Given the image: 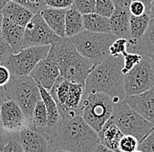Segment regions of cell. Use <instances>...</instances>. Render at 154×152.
Masks as SVG:
<instances>
[{
  "label": "cell",
  "mask_w": 154,
  "mask_h": 152,
  "mask_svg": "<svg viewBox=\"0 0 154 152\" xmlns=\"http://www.w3.org/2000/svg\"><path fill=\"white\" fill-rule=\"evenodd\" d=\"M47 137L53 150L60 149L70 152H94L100 144L98 133L81 115L60 119Z\"/></svg>",
  "instance_id": "6da1fadb"
},
{
  "label": "cell",
  "mask_w": 154,
  "mask_h": 152,
  "mask_svg": "<svg viewBox=\"0 0 154 152\" xmlns=\"http://www.w3.org/2000/svg\"><path fill=\"white\" fill-rule=\"evenodd\" d=\"M124 57H108L103 62L96 64L88 74L85 81V92H101L112 98L115 103L125 99L124 89L125 75L122 72Z\"/></svg>",
  "instance_id": "7a4b0ae2"
},
{
  "label": "cell",
  "mask_w": 154,
  "mask_h": 152,
  "mask_svg": "<svg viewBox=\"0 0 154 152\" xmlns=\"http://www.w3.org/2000/svg\"><path fill=\"white\" fill-rule=\"evenodd\" d=\"M49 54L56 60L60 76L75 84L84 86L88 74L96 65L82 57L71 40L66 37L52 45Z\"/></svg>",
  "instance_id": "3957f363"
},
{
  "label": "cell",
  "mask_w": 154,
  "mask_h": 152,
  "mask_svg": "<svg viewBox=\"0 0 154 152\" xmlns=\"http://www.w3.org/2000/svg\"><path fill=\"white\" fill-rule=\"evenodd\" d=\"M5 93L9 99L15 101L24 112L28 127L37 102L41 99L38 84L30 76H11L5 86Z\"/></svg>",
  "instance_id": "277c9868"
},
{
  "label": "cell",
  "mask_w": 154,
  "mask_h": 152,
  "mask_svg": "<svg viewBox=\"0 0 154 152\" xmlns=\"http://www.w3.org/2000/svg\"><path fill=\"white\" fill-rule=\"evenodd\" d=\"M115 102L109 96L101 92L84 93L79 106L82 117L96 132L99 133L110 119Z\"/></svg>",
  "instance_id": "5b68a950"
},
{
  "label": "cell",
  "mask_w": 154,
  "mask_h": 152,
  "mask_svg": "<svg viewBox=\"0 0 154 152\" xmlns=\"http://www.w3.org/2000/svg\"><path fill=\"white\" fill-rule=\"evenodd\" d=\"M116 39L117 37L112 34L93 33L84 30L70 40L82 57L98 64L110 57L109 48Z\"/></svg>",
  "instance_id": "8992f818"
},
{
  "label": "cell",
  "mask_w": 154,
  "mask_h": 152,
  "mask_svg": "<svg viewBox=\"0 0 154 152\" xmlns=\"http://www.w3.org/2000/svg\"><path fill=\"white\" fill-rule=\"evenodd\" d=\"M84 92L85 87L83 85L69 82L60 76L58 77L49 92L56 102L61 119L81 115L79 106Z\"/></svg>",
  "instance_id": "52a82bcc"
},
{
  "label": "cell",
  "mask_w": 154,
  "mask_h": 152,
  "mask_svg": "<svg viewBox=\"0 0 154 152\" xmlns=\"http://www.w3.org/2000/svg\"><path fill=\"white\" fill-rule=\"evenodd\" d=\"M111 119L125 135H132L138 142L153 131V124L137 114L125 99L115 103Z\"/></svg>",
  "instance_id": "ba28073f"
},
{
  "label": "cell",
  "mask_w": 154,
  "mask_h": 152,
  "mask_svg": "<svg viewBox=\"0 0 154 152\" xmlns=\"http://www.w3.org/2000/svg\"><path fill=\"white\" fill-rule=\"evenodd\" d=\"M154 86V63L151 57L143 56L140 63L124 78V89L126 97L137 95Z\"/></svg>",
  "instance_id": "9c48e42d"
},
{
  "label": "cell",
  "mask_w": 154,
  "mask_h": 152,
  "mask_svg": "<svg viewBox=\"0 0 154 152\" xmlns=\"http://www.w3.org/2000/svg\"><path fill=\"white\" fill-rule=\"evenodd\" d=\"M51 46H38L23 48L11 55L2 64L8 68L12 76H29L34 67L47 57Z\"/></svg>",
  "instance_id": "30bf717a"
},
{
  "label": "cell",
  "mask_w": 154,
  "mask_h": 152,
  "mask_svg": "<svg viewBox=\"0 0 154 152\" xmlns=\"http://www.w3.org/2000/svg\"><path fill=\"white\" fill-rule=\"evenodd\" d=\"M56 35L45 20L40 13H35L25 27V34L23 40V48L38 46H52L60 40Z\"/></svg>",
  "instance_id": "8fae6325"
},
{
  "label": "cell",
  "mask_w": 154,
  "mask_h": 152,
  "mask_svg": "<svg viewBox=\"0 0 154 152\" xmlns=\"http://www.w3.org/2000/svg\"><path fill=\"white\" fill-rule=\"evenodd\" d=\"M2 128L10 133L18 134L27 127L24 112L19 105L11 99H6L1 106Z\"/></svg>",
  "instance_id": "7c38bea8"
},
{
  "label": "cell",
  "mask_w": 154,
  "mask_h": 152,
  "mask_svg": "<svg viewBox=\"0 0 154 152\" xmlns=\"http://www.w3.org/2000/svg\"><path fill=\"white\" fill-rule=\"evenodd\" d=\"M29 76H32L37 84L50 92L58 77L60 76L56 60L48 53V56L34 67Z\"/></svg>",
  "instance_id": "4fadbf2b"
},
{
  "label": "cell",
  "mask_w": 154,
  "mask_h": 152,
  "mask_svg": "<svg viewBox=\"0 0 154 152\" xmlns=\"http://www.w3.org/2000/svg\"><path fill=\"white\" fill-rule=\"evenodd\" d=\"M20 144L25 152H53L48 137L42 133L26 127L19 133Z\"/></svg>",
  "instance_id": "5bb4252c"
},
{
  "label": "cell",
  "mask_w": 154,
  "mask_h": 152,
  "mask_svg": "<svg viewBox=\"0 0 154 152\" xmlns=\"http://www.w3.org/2000/svg\"><path fill=\"white\" fill-rule=\"evenodd\" d=\"M125 100L137 114L154 125V86L143 93L125 97Z\"/></svg>",
  "instance_id": "9a60e30c"
},
{
  "label": "cell",
  "mask_w": 154,
  "mask_h": 152,
  "mask_svg": "<svg viewBox=\"0 0 154 152\" xmlns=\"http://www.w3.org/2000/svg\"><path fill=\"white\" fill-rule=\"evenodd\" d=\"M25 27L15 24L9 19L4 18L2 25L1 37L12 48L13 53L17 54L23 49V40Z\"/></svg>",
  "instance_id": "2e32d148"
},
{
  "label": "cell",
  "mask_w": 154,
  "mask_h": 152,
  "mask_svg": "<svg viewBox=\"0 0 154 152\" xmlns=\"http://www.w3.org/2000/svg\"><path fill=\"white\" fill-rule=\"evenodd\" d=\"M98 135L100 139V144L113 151L120 152L119 143L125 134L111 119V117L104 124L101 131L98 133Z\"/></svg>",
  "instance_id": "e0dca14e"
},
{
  "label": "cell",
  "mask_w": 154,
  "mask_h": 152,
  "mask_svg": "<svg viewBox=\"0 0 154 152\" xmlns=\"http://www.w3.org/2000/svg\"><path fill=\"white\" fill-rule=\"evenodd\" d=\"M2 14L4 18L24 27H26L30 20L34 16V13L32 11L13 1H9L5 5L4 9L2 10Z\"/></svg>",
  "instance_id": "ac0fdd59"
},
{
  "label": "cell",
  "mask_w": 154,
  "mask_h": 152,
  "mask_svg": "<svg viewBox=\"0 0 154 152\" xmlns=\"http://www.w3.org/2000/svg\"><path fill=\"white\" fill-rule=\"evenodd\" d=\"M39 13L48 27L56 35L60 38H65L66 10L46 7Z\"/></svg>",
  "instance_id": "d6986e66"
},
{
  "label": "cell",
  "mask_w": 154,
  "mask_h": 152,
  "mask_svg": "<svg viewBox=\"0 0 154 152\" xmlns=\"http://www.w3.org/2000/svg\"><path fill=\"white\" fill-rule=\"evenodd\" d=\"M130 19H131L130 11L115 10V11L109 18V26H110L111 34H114L117 38L130 40L131 39Z\"/></svg>",
  "instance_id": "ffe728a7"
},
{
  "label": "cell",
  "mask_w": 154,
  "mask_h": 152,
  "mask_svg": "<svg viewBox=\"0 0 154 152\" xmlns=\"http://www.w3.org/2000/svg\"><path fill=\"white\" fill-rule=\"evenodd\" d=\"M38 86L41 96V99L45 104L48 113V129L45 133V135L48 136V134L51 133L56 128L57 124L59 123L61 118H60V114L59 113L56 102L53 99L50 92L42 86L38 84Z\"/></svg>",
  "instance_id": "44dd1931"
},
{
  "label": "cell",
  "mask_w": 154,
  "mask_h": 152,
  "mask_svg": "<svg viewBox=\"0 0 154 152\" xmlns=\"http://www.w3.org/2000/svg\"><path fill=\"white\" fill-rule=\"evenodd\" d=\"M83 15L80 13L74 6L66 10L65 18V37L73 38L83 32Z\"/></svg>",
  "instance_id": "7402d4cb"
},
{
  "label": "cell",
  "mask_w": 154,
  "mask_h": 152,
  "mask_svg": "<svg viewBox=\"0 0 154 152\" xmlns=\"http://www.w3.org/2000/svg\"><path fill=\"white\" fill-rule=\"evenodd\" d=\"M127 52L148 57L154 54V19H151L144 36L138 40L136 46L128 48Z\"/></svg>",
  "instance_id": "603a6c76"
},
{
  "label": "cell",
  "mask_w": 154,
  "mask_h": 152,
  "mask_svg": "<svg viewBox=\"0 0 154 152\" xmlns=\"http://www.w3.org/2000/svg\"><path fill=\"white\" fill-rule=\"evenodd\" d=\"M83 26L86 31L93 33L111 34L109 19L96 12L83 15Z\"/></svg>",
  "instance_id": "cb8c5ba5"
},
{
  "label": "cell",
  "mask_w": 154,
  "mask_h": 152,
  "mask_svg": "<svg viewBox=\"0 0 154 152\" xmlns=\"http://www.w3.org/2000/svg\"><path fill=\"white\" fill-rule=\"evenodd\" d=\"M29 128L45 134L48 129V113L44 102L42 99L37 102L33 109L32 121L28 126Z\"/></svg>",
  "instance_id": "d4e9b609"
},
{
  "label": "cell",
  "mask_w": 154,
  "mask_h": 152,
  "mask_svg": "<svg viewBox=\"0 0 154 152\" xmlns=\"http://www.w3.org/2000/svg\"><path fill=\"white\" fill-rule=\"evenodd\" d=\"M151 21V17L148 13H144L141 16H132L130 19V31L131 39L139 40L144 36L145 31Z\"/></svg>",
  "instance_id": "484cf974"
},
{
  "label": "cell",
  "mask_w": 154,
  "mask_h": 152,
  "mask_svg": "<svg viewBox=\"0 0 154 152\" xmlns=\"http://www.w3.org/2000/svg\"><path fill=\"white\" fill-rule=\"evenodd\" d=\"M114 11L115 6L112 0H96V13L109 19Z\"/></svg>",
  "instance_id": "4316f807"
},
{
  "label": "cell",
  "mask_w": 154,
  "mask_h": 152,
  "mask_svg": "<svg viewBox=\"0 0 154 152\" xmlns=\"http://www.w3.org/2000/svg\"><path fill=\"white\" fill-rule=\"evenodd\" d=\"M123 57H124V67L122 69V72L124 75H125L129 73L137 64L140 63L143 56L134 53L125 52Z\"/></svg>",
  "instance_id": "83f0119b"
},
{
  "label": "cell",
  "mask_w": 154,
  "mask_h": 152,
  "mask_svg": "<svg viewBox=\"0 0 154 152\" xmlns=\"http://www.w3.org/2000/svg\"><path fill=\"white\" fill-rule=\"evenodd\" d=\"M139 142L132 135H124L119 143L120 152H134L137 150Z\"/></svg>",
  "instance_id": "f1b7e54d"
},
{
  "label": "cell",
  "mask_w": 154,
  "mask_h": 152,
  "mask_svg": "<svg viewBox=\"0 0 154 152\" xmlns=\"http://www.w3.org/2000/svg\"><path fill=\"white\" fill-rule=\"evenodd\" d=\"M73 6L82 15L95 12L96 0H74Z\"/></svg>",
  "instance_id": "f546056e"
},
{
  "label": "cell",
  "mask_w": 154,
  "mask_h": 152,
  "mask_svg": "<svg viewBox=\"0 0 154 152\" xmlns=\"http://www.w3.org/2000/svg\"><path fill=\"white\" fill-rule=\"evenodd\" d=\"M127 46H128V40L117 38L109 48L110 56L114 57L123 56L125 52H127Z\"/></svg>",
  "instance_id": "4dcf8cb0"
},
{
  "label": "cell",
  "mask_w": 154,
  "mask_h": 152,
  "mask_svg": "<svg viewBox=\"0 0 154 152\" xmlns=\"http://www.w3.org/2000/svg\"><path fill=\"white\" fill-rule=\"evenodd\" d=\"M137 150L141 152H154V131L139 142Z\"/></svg>",
  "instance_id": "1f68e13d"
},
{
  "label": "cell",
  "mask_w": 154,
  "mask_h": 152,
  "mask_svg": "<svg viewBox=\"0 0 154 152\" xmlns=\"http://www.w3.org/2000/svg\"><path fill=\"white\" fill-rule=\"evenodd\" d=\"M1 152H25L19 139V134H16L8 143L5 144Z\"/></svg>",
  "instance_id": "d6a6232c"
},
{
  "label": "cell",
  "mask_w": 154,
  "mask_h": 152,
  "mask_svg": "<svg viewBox=\"0 0 154 152\" xmlns=\"http://www.w3.org/2000/svg\"><path fill=\"white\" fill-rule=\"evenodd\" d=\"M47 7L67 10L73 6L74 0H45Z\"/></svg>",
  "instance_id": "836d02e7"
},
{
  "label": "cell",
  "mask_w": 154,
  "mask_h": 152,
  "mask_svg": "<svg viewBox=\"0 0 154 152\" xmlns=\"http://www.w3.org/2000/svg\"><path fill=\"white\" fill-rule=\"evenodd\" d=\"M12 54H14L12 48L4 39L0 37V64H2Z\"/></svg>",
  "instance_id": "e575fe53"
},
{
  "label": "cell",
  "mask_w": 154,
  "mask_h": 152,
  "mask_svg": "<svg viewBox=\"0 0 154 152\" xmlns=\"http://www.w3.org/2000/svg\"><path fill=\"white\" fill-rule=\"evenodd\" d=\"M129 11L131 13V15L132 16H141L146 12V7L144 4L140 1L137 0H132L131 5H130V9Z\"/></svg>",
  "instance_id": "d590c367"
},
{
  "label": "cell",
  "mask_w": 154,
  "mask_h": 152,
  "mask_svg": "<svg viewBox=\"0 0 154 152\" xmlns=\"http://www.w3.org/2000/svg\"><path fill=\"white\" fill-rule=\"evenodd\" d=\"M11 74L8 68L0 64V87H5L10 82L11 78Z\"/></svg>",
  "instance_id": "8d00e7d4"
},
{
  "label": "cell",
  "mask_w": 154,
  "mask_h": 152,
  "mask_svg": "<svg viewBox=\"0 0 154 152\" xmlns=\"http://www.w3.org/2000/svg\"><path fill=\"white\" fill-rule=\"evenodd\" d=\"M15 134H16L10 133L8 131H6L4 128L0 127V151H2L5 144L8 143Z\"/></svg>",
  "instance_id": "74e56055"
},
{
  "label": "cell",
  "mask_w": 154,
  "mask_h": 152,
  "mask_svg": "<svg viewBox=\"0 0 154 152\" xmlns=\"http://www.w3.org/2000/svg\"><path fill=\"white\" fill-rule=\"evenodd\" d=\"M112 2L115 6V10L129 11L130 5H131L132 0H112Z\"/></svg>",
  "instance_id": "f35d334b"
},
{
  "label": "cell",
  "mask_w": 154,
  "mask_h": 152,
  "mask_svg": "<svg viewBox=\"0 0 154 152\" xmlns=\"http://www.w3.org/2000/svg\"><path fill=\"white\" fill-rule=\"evenodd\" d=\"M8 99V97L5 93V87H0V114H1V106L2 104L6 100ZM0 127H2V123H1V116H0Z\"/></svg>",
  "instance_id": "ab89813d"
},
{
  "label": "cell",
  "mask_w": 154,
  "mask_h": 152,
  "mask_svg": "<svg viewBox=\"0 0 154 152\" xmlns=\"http://www.w3.org/2000/svg\"><path fill=\"white\" fill-rule=\"evenodd\" d=\"M10 1H13V2H15L17 4H19V5L26 7L29 10L31 8V0H10Z\"/></svg>",
  "instance_id": "60d3db41"
},
{
  "label": "cell",
  "mask_w": 154,
  "mask_h": 152,
  "mask_svg": "<svg viewBox=\"0 0 154 152\" xmlns=\"http://www.w3.org/2000/svg\"><path fill=\"white\" fill-rule=\"evenodd\" d=\"M94 152H116V151H113V150H109L108 148L104 147L103 145L99 144V145H98V146L96 148V150H94Z\"/></svg>",
  "instance_id": "b9f144b4"
},
{
  "label": "cell",
  "mask_w": 154,
  "mask_h": 152,
  "mask_svg": "<svg viewBox=\"0 0 154 152\" xmlns=\"http://www.w3.org/2000/svg\"><path fill=\"white\" fill-rule=\"evenodd\" d=\"M137 1H140V2H142L144 4L145 7H146V12L149 14L150 10H151V6H152V3L153 0H137Z\"/></svg>",
  "instance_id": "7bdbcfd3"
},
{
  "label": "cell",
  "mask_w": 154,
  "mask_h": 152,
  "mask_svg": "<svg viewBox=\"0 0 154 152\" xmlns=\"http://www.w3.org/2000/svg\"><path fill=\"white\" fill-rule=\"evenodd\" d=\"M10 0H0V11L2 12V10L5 6V5L9 2Z\"/></svg>",
  "instance_id": "ee69618b"
},
{
  "label": "cell",
  "mask_w": 154,
  "mask_h": 152,
  "mask_svg": "<svg viewBox=\"0 0 154 152\" xmlns=\"http://www.w3.org/2000/svg\"><path fill=\"white\" fill-rule=\"evenodd\" d=\"M149 15L151 17V19H154V0L152 3V6H151V10L149 12Z\"/></svg>",
  "instance_id": "f6af8a7d"
},
{
  "label": "cell",
  "mask_w": 154,
  "mask_h": 152,
  "mask_svg": "<svg viewBox=\"0 0 154 152\" xmlns=\"http://www.w3.org/2000/svg\"><path fill=\"white\" fill-rule=\"evenodd\" d=\"M3 20H4V16L2 12L0 11V37H1V33H2V25H3Z\"/></svg>",
  "instance_id": "bcb514c9"
},
{
  "label": "cell",
  "mask_w": 154,
  "mask_h": 152,
  "mask_svg": "<svg viewBox=\"0 0 154 152\" xmlns=\"http://www.w3.org/2000/svg\"><path fill=\"white\" fill-rule=\"evenodd\" d=\"M53 152H70L67 151V150H60V149H56V150H54Z\"/></svg>",
  "instance_id": "7dc6e473"
},
{
  "label": "cell",
  "mask_w": 154,
  "mask_h": 152,
  "mask_svg": "<svg viewBox=\"0 0 154 152\" xmlns=\"http://www.w3.org/2000/svg\"><path fill=\"white\" fill-rule=\"evenodd\" d=\"M150 57H151V59L152 60V62H153L154 63V54H152V55L150 56Z\"/></svg>",
  "instance_id": "c3c4849f"
},
{
  "label": "cell",
  "mask_w": 154,
  "mask_h": 152,
  "mask_svg": "<svg viewBox=\"0 0 154 152\" xmlns=\"http://www.w3.org/2000/svg\"><path fill=\"white\" fill-rule=\"evenodd\" d=\"M134 152H141L140 150H135Z\"/></svg>",
  "instance_id": "681fc988"
},
{
  "label": "cell",
  "mask_w": 154,
  "mask_h": 152,
  "mask_svg": "<svg viewBox=\"0 0 154 152\" xmlns=\"http://www.w3.org/2000/svg\"><path fill=\"white\" fill-rule=\"evenodd\" d=\"M153 131H154V128H153Z\"/></svg>",
  "instance_id": "f907efd6"
},
{
  "label": "cell",
  "mask_w": 154,
  "mask_h": 152,
  "mask_svg": "<svg viewBox=\"0 0 154 152\" xmlns=\"http://www.w3.org/2000/svg\"><path fill=\"white\" fill-rule=\"evenodd\" d=\"M0 152H1V151H0Z\"/></svg>",
  "instance_id": "816d5d0a"
}]
</instances>
